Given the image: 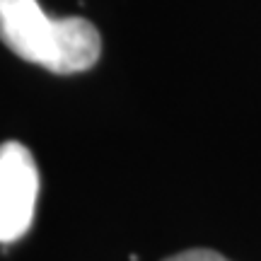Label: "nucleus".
Here are the masks:
<instances>
[{"label": "nucleus", "instance_id": "obj_1", "mask_svg": "<svg viewBox=\"0 0 261 261\" xmlns=\"http://www.w3.org/2000/svg\"><path fill=\"white\" fill-rule=\"evenodd\" d=\"M0 39L22 61L58 75L90 70L102 51L90 19L51 17L39 0H0Z\"/></svg>", "mask_w": 261, "mask_h": 261}, {"label": "nucleus", "instance_id": "obj_2", "mask_svg": "<svg viewBox=\"0 0 261 261\" xmlns=\"http://www.w3.org/2000/svg\"><path fill=\"white\" fill-rule=\"evenodd\" d=\"M39 196L34 155L17 140L0 145V244L17 242L32 227Z\"/></svg>", "mask_w": 261, "mask_h": 261}, {"label": "nucleus", "instance_id": "obj_3", "mask_svg": "<svg viewBox=\"0 0 261 261\" xmlns=\"http://www.w3.org/2000/svg\"><path fill=\"white\" fill-rule=\"evenodd\" d=\"M165 261H230V259H225L223 254L211 252V249H191V252L174 254V256H169Z\"/></svg>", "mask_w": 261, "mask_h": 261}]
</instances>
